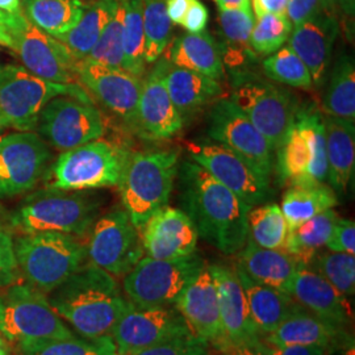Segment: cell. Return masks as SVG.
<instances>
[{
    "label": "cell",
    "instance_id": "6da1fadb",
    "mask_svg": "<svg viewBox=\"0 0 355 355\" xmlns=\"http://www.w3.org/2000/svg\"><path fill=\"white\" fill-rule=\"evenodd\" d=\"M183 212L199 237L224 254L240 253L249 240L250 207L193 161L178 167Z\"/></svg>",
    "mask_w": 355,
    "mask_h": 355
},
{
    "label": "cell",
    "instance_id": "7a4b0ae2",
    "mask_svg": "<svg viewBox=\"0 0 355 355\" xmlns=\"http://www.w3.org/2000/svg\"><path fill=\"white\" fill-rule=\"evenodd\" d=\"M46 296L53 311L85 338L111 336L129 303L116 278L89 262Z\"/></svg>",
    "mask_w": 355,
    "mask_h": 355
},
{
    "label": "cell",
    "instance_id": "3957f363",
    "mask_svg": "<svg viewBox=\"0 0 355 355\" xmlns=\"http://www.w3.org/2000/svg\"><path fill=\"white\" fill-rule=\"evenodd\" d=\"M179 153L155 149L129 154L119 182L121 202L133 225L141 230L168 203L179 167Z\"/></svg>",
    "mask_w": 355,
    "mask_h": 355
},
{
    "label": "cell",
    "instance_id": "277c9868",
    "mask_svg": "<svg viewBox=\"0 0 355 355\" xmlns=\"http://www.w3.org/2000/svg\"><path fill=\"white\" fill-rule=\"evenodd\" d=\"M101 202L80 191L48 189L28 196L10 215L13 230L23 234L58 232L85 236L96 221Z\"/></svg>",
    "mask_w": 355,
    "mask_h": 355
},
{
    "label": "cell",
    "instance_id": "5b68a950",
    "mask_svg": "<svg viewBox=\"0 0 355 355\" xmlns=\"http://www.w3.org/2000/svg\"><path fill=\"white\" fill-rule=\"evenodd\" d=\"M20 275L38 291L49 293L87 263L86 246L58 232L23 234L15 240Z\"/></svg>",
    "mask_w": 355,
    "mask_h": 355
},
{
    "label": "cell",
    "instance_id": "8992f818",
    "mask_svg": "<svg viewBox=\"0 0 355 355\" xmlns=\"http://www.w3.org/2000/svg\"><path fill=\"white\" fill-rule=\"evenodd\" d=\"M57 96H74L92 102L79 83L49 82L19 64L0 66V117L4 128L35 132L40 112Z\"/></svg>",
    "mask_w": 355,
    "mask_h": 355
},
{
    "label": "cell",
    "instance_id": "52a82bcc",
    "mask_svg": "<svg viewBox=\"0 0 355 355\" xmlns=\"http://www.w3.org/2000/svg\"><path fill=\"white\" fill-rule=\"evenodd\" d=\"M129 153L110 141H91L64 152L46 171L48 189L87 191L119 184Z\"/></svg>",
    "mask_w": 355,
    "mask_h": 355
},
{
    "label": "cell",
    "instance_id": "ba28073f",
    "mask_svg": "<svg viewBox=\"0 0 355 355\" xmlns=\"http://www.w3.org/2000/svg\"><path fill=\"white\" fill-rule=\"evenodd\" d=\"M0 333L13 343L76 337L53 311L46 293L17 282L0 288Z\"/></svg>",
    "mask_w": 355,
    "mask_h": 355
},
{
    "label": "cell",
    "instance_id": "9c48e42d",
    "mask_svg": "<svg viewBox=\"0 0 355 355\" xmlns=\"http://www.w3.org/2000/svg\"><path fill=\"white\" fill-rule=\"evenodd\" d=\"M232 102L278 152L296 121L299 107L291 92L271 82L243 74L236 76Z\"/></svg>",
    "mask_w": 355,
    "mask_h": 355
},
{
    "label": "cell",
    "instance_id": "30bf717a",
    "mask_svg": "<svg viewBox=\"0 0 355 355\" xmlns=\"http://www.w3.org/2000/svg\"><path fill=\"white\" fill-rule=\"evenodd\" d=\"M278 170L282 180L290 187L315 186L328 180L325 128L321 112L299 111L278 150Z\"/></svg>",
    "mask_w": 355,
    "mask_h": 355
},
{
    "label": "cell",
    "instance_id": "8fae6325",
    "mask_svg": "<svg viewBox=\"0 0 355 355\" xmlns=\"http://www.w3.org/2000/svg\"><path fill=\"white\" fill-rule=\"evenodd\" d=\"M204 265L196 253L177 259L145 257L124 277L123 290L137 306H170Z\"/></svg>",
    "mask_w": 355,
    "mask_h": 355
},
{
    "label": "cell",
    "instance_id": "7c38bea8",
    "mask_svg": "<svg viewBox=\"0 0 355 355\" xmlns=\"http://www.w3.org/2000/svg\"><path fill=\"white\" fill-rule=\"evenodd\" d=\"M4 26L12 40L11 49L33 76L55 83H76V57L58 38L33 26L23 12H3Z\"/></svg>",
    "mask_w": 355,
    "mask_h": 355
},
{
    "label": "cell",
    "instance_id": "4fadbf2b",
    "mask_svg": "<svg viewBox=\"0 0 355 355\" xmlns=\"http://www.w3.org/2000/svg\"><path fill=\"white\" fill-rule=\"evenodd\" d=\"M105 120L91 101L57 96L40 112L36 130L55 150H71L105 135Z\"/></svg>",
    "mask_w": 355,
    "mask_h": 355
},
{
    "label": "cell",
    "instance_id": "5bb4252c",
    "mask_svg": "<svg viewBox=\"0 0 355 355\" xmlns=\"http://www.w3.org/2000/svg\"><path fill=\"white\" fill-rule=\"evenodd\" d=\"M87 259L114 278H124L144 255L140 230L125 209H114L96 218L89 229Z\"/></svg>",
    "mask_w": 355,
    "mask_h": 355
},
{
    "label": "cell",
    "instance_id": "9a60e30c",
    "mask_svg": "<svg viewBox=\"0 0 355 355\" xmlns=\"http://www.w3.org/2000/svg\"><path fill=\"white\" fill-rule=\"evenodd\" d=\"M207 124L208 139L239 154L259 177L270 183L274 152L234 103L227 98L217 99L211 107Z\"/></svg>",
    "mask_w": 355,
    "mask_h": 355
},
{
    "label": "cell",
    "instance_id": "2e32d148",
    "mask_svg": "<svg viewBox=\"0 0 355 355\" xmlns=\"http://www.w3.org/2000/svg\"><path fill=\"white\" fill-rule=\"evenodd\" d=\"M187 334H192L190 328L174 305L142 308L129 302L114 324L111 338L117 355H132Z\"/></svg>",
    "mask_w": 355,
    "mask_h": 355
},
{
    "label": "cell",
    "instance_id": "e0dca14e",
    "mask_svg": "<svg viewBox=\"0 0 355 355\" xmlns=\"http://www.w3.org/2000/svg\"><path fill=\"white\" fill-rule=\"evenodd\" d=\"M51 161L49 145L36 132L0 136V198L21 195L36 187Z\"/></svg>",
    "mask_w": 355,
    "mask_h": 355
},
{
    "label": "cell",
    "instance_id": "ac0fdd59",
    "mask_svg": "<svg viewBox=\"0 0 355 355\" xmlns=\"http://www.w3.org/2000/svg\"><path fill=\"white\" fill-rule=\"evenodd\" d=\"M187 152L193 162L236 193L248 207L253 208L270 199V183L227 146L211 139H199L187 142Z\"/></svg>",
    "mask_w": 355,
    "mask_h": 355
},
{
    "label": "cell",
    "instance_id": "d6986e66",
    "mask_svg": "<svg viewBox=\"0 0 355 355\" xmlns=\"http://www.w3.org/2000/svg\"><path fill=\"white\" fill-rule=\"evenodd\" d=\"M76 78L89 96L92 95L125 125L137 130V105L142 79L123 69H114L87 60L76 61Z\"/></svg>",
    "mask_w": 355,
    "mask_h": 355
},
{
    "label": "cell",
    "instance_id": "ffe728a7",
    "mask_svg": "<svg viewBox=\"0 0 355 355\" xmlns=\"http://www.w3.org/2000/svg\"><path fill=\"white\" fill-rule=\"evenodd\" d=\"M174 306L195 337L214 345V347L225 340L215 277L209 265H204L195 274L178 296Z\"/></svg>",
    "mask_w": 355,
    "mask_h": 355
},
{
    "label": "cell",
    "instance_id": "44dd1931",
    "mask_svg": "<svg viewBox=\"0 0 355 355\" xmlns=\"http://www.w3.org/2000/svg\"><path fill=\"white\" fill-rule=\"evenodd\" d=\"M149 74L141 80L137 105V132L150 140H170L184 125L183 119L171 102L165 80V60L161 57Z\"/></svg>",
    "mask_w": 355,
    "mask_h": 355
},
{
    "label": "cell",
    "instance_id": "7402d4cb",
    "mask_svg": "<svg viewBox=\"0 0 355 355\" xmlns=\"http://www.w3.org/2000/svg\"><path fill=\"white\" fill-rule=\"evenodd\" d=\"M199 234L190 217L177 208L164 207L141 228L144 253L154 259H177L196 253Z\"/></svg>",
    "mask_w": 355,
    "mask_h": 355
},
{
    "label": "cell",
    "instance_id": "603a6c76",
    "mask_svg": "<svg viewBox=\"0 0 355 355\" xmlns=\"http://www.w3.org/2000/svg\"><path fill=\"white\" fill-rule=\"evenodd\" d=\"M340 35V19L325 10L292 28L288 46L308 67L313 83L324 85L329 69L334 42Z\"/></svg>",
    "mask_w": 355,
    "mask_h": 355
},
{
    "label": "cell",
    "instance_id": "cb8c5ba5",
    "mask_svg": "<svg viewBox=\"0 0 355 355\" xmlns=\"http://www.w3.org/2000/svg\"><path fill=\"white\" fill-rule=\"evenodd\" d=\"M215 277L220 318L225 340L254 346L261 341V334L250 318L248 299L236 268L209 265Z\"/></svg>",
    "mask_w": 355,
    "mask_h": 355
},
{
    "label": "cell",
    "instance_id": "d4e9b609",
    "mask_svg": "<svg viewBox=\"0 0 355 355\" xmlns=\"http://www.w3.org/2000/svg\"><path fill=\"white\" fill-rule=\"evenodd\" d=\"M290 296L305 311L330 324L345 328L352 324L353 312L347 297L309 266L297 265Z\"/></svg>",
    "mask_w": 355,
    "mask_h": 355
},
{
    "label": "cell",
    "instance_id": "484cf974",
    "mask_svg": "<svg viewBox=\"0 0 355 355\" xmlns=\"http://www.w3.org/2000/svg\"><path fill=\"white\" fill-rule=\"evenodd\" d=\"M261 340L271 345L318 346L330 352L350 343L349 333L345 328L330 324L305 311L303 306L296 308L277 329L261 337Z\"/></svg>",
    "mask_w": 355,
    "mask_h": 355
},
{
    "label": "cell",
    "instance_id": "4316f807",
    "mask_svg": "<svg viewBox=\"0 0 355 355\" xmlns=\"http://www.w3.org/2000/svg\"><path fill=\"white\" fill-rule=\"evenodd\" d=\"M164 80L167 94L184 123L218 99L224 91L221 83L215 79L180 69L166 60Z\"/></svg>",
    "mask_w": 355,
    "mask_h": 355
},
{
    "label": "cell",
    "instance_id": "83f0119b",
    "mask_svg": "<svg viewBox=\"0 0 355 355\" xmlns=\"http://www.w3.org/2000/svg\"><path fill=\"white\" fill-rule=\"evenodd\" d=\"M254 13L250 10H218V26L221 41L218 49L224 67L240 76L255 62L257 54L250 46V35L253 29Z\"/></svg>",
    "mask_w": 355,
    "mask_h": 355
},
{
    "label": "cell",
    "instance_id": "f1b7e54d",
    "mask_svg": "<svg viewBox=\"0 0 355 355\" xmlns=\"http://www.w3.org/2000/svg\"><path fill=\"white\" fill-rule=\"evenodd\" d=\"M321 114L325 128L328 182L337 195H343L354 177L355 123Z\"/></svg>",
    "mask_w": 355,
    "mask_h": 355
},
{
    "label": "cell",
    "instance_id": "f546056e",
    "mask_svg": "<svg viewBox=\"0 0 355 355\" xmlns=\"http://www.w3.org/2000/svg\"><path fill=\"white\" fill-rule=\"evenodd\" d=\"M162 57L168 64L209 76L217 82L225 76L218 44L207 29L202 33H187L175 38Z\"/></svg>",
    "mask_w": 355,
    "mask_h": 355
},
{
    "label": "cell",
    "instance_id": "4dcf8cb0",
    "mask_svg": "<svg viewBox=\"0 0 355 355\" xmlns=\"http://www.w3.org/2000/svg\"><path fill=\"white\" fill-rule=\"evenodd\" d=\"M297 265L287 252L265 249L248 240L239 254L236 267L257 283L290 295Z\"/></svg>",
    "mask_w": 355,
    "mask_h": 355
},
{
    "label": "cell",
    "instance_id": "1f68e13d",
    "mask_svg": "<svg viewBox=\"0 0 355 355\" xmlns=\"http://www.w3.org/2000/svg\"><path fill=\"white\" fill-rule=\"evenodd\" d=\"M236 271L248 299L250 318L261 337L277 329L284 318L300 306L288 293L257 283L237 267Z\"/></svg>",
    "mask_w": 355,
    "mask_h": 355
},
{
    "label": "cell",
    "instance_id": "d6a6232c",
    "mask_svg": "<svg viewBox=\"0 0 355 355\" xmlns=\"http://www.w3.org/2000/svg\"><path fill=\"white\" fill-rule=\"evenodd\" d=\"M87 6L82 0H21L26 19L53 37L70 32Z\"/></svg>",
    "mask_w": 355,
    "mask_h": 355
},
{
    "label": "cell",
    "instance_id": "836d02e7",
    "mask_svg": "<svg viewBox=\"0 0 355 355\" xmlns=\"http://www.w3.org/2000/svg\"><path fill=\"white\" fill-rule=\"evenodd\" d=\"M125 0H95L91 6H87L79 23L70 32L57 38L64 42L76 60L86 58L102 36L104 28L114 17L119 6Z\"/></svg>",
    "mask_w": 355,
    "mask_h": 355
},
{
    "label": "cell",
    "instance_id": "e575fe53",
    "mask_svg": "<svg viewBox=\"0 0 355 355\" xmlns=\"http://www.w3.org/2000/svg\"><path fill=\"white\" fill-rule=\"evenodd\" d=\"M337 204V193L331 187L322 183L290 187L283 195L280 209L288 228L292 230L312 217L334 208Z\"/></svg>",
    "mask_w": 355,
    "mask_h": 355
},
{
    "label": "cell",
    "instance_id": "d590c367",
    "mask_svg": "<svg viewBox=\"0 0 355 355\" xmlns=\"http://www.w3.org/2000/svg\"><path fill=\"white\" fill-rule=\"evenodd\" d=\"M355 123V66L349 55L336 60L322 98V112Z\"/></svg>",
    "mask_w": 355,
    "mask_h": 355
},
{
    "label": "cell",
    "instance_id": "8d00e7d4",
    "mask_svg": "<svg viewBox=\"0 0 355 355\" xmlns=\"http://www.w3.org/2000/svg\"><path fill=\"white\" fill-rule=\"evenodd\" d=\"M338 220L337 212L331 208L320 215L312 217L297 228L290 230L287 253L299 263L309 266L318 250L329 241L336 221Z\"/></svg>",
    "mask_w": 355,
    "mask_h": 355
},
{
    "label": "cell",
    "instance_id": "74e56055",
    "mask_svg": "<svg viewBox=\"0 0 355 355\" xmlns=\"http://www.w3.org/2000/svg\"><path fill=\"white\" fill-rule=\"evenodd\" d=\"M248 228L249 240L255 245L272 250H287L290 228L279 205L259 204L255 208H250Z\"/></svg>",
    "mask_w": 355,
    "mask_h": 355
},
{
    "label": "cell",
    "instance_id": "f35d334b",
    "mask_svg": "<svg viewBox=\"0 0 355 355\" xmlns=\"http://www.w3.org/2000/svg\"><path fill=\"white\" fill-rule=\"evenodd\" d=\"M16 345L19 355H117L111 336L99 338L36 340Z\"/></svg>",
    "mask_w": 355,
    "mask_h": 355
},
{
    "label": "cell",
    "instance_id": "ab89813d",
    "mask_svg": "<svg viewBox=\"0 0 355 355\" xmlns=\"http://www.w3.org/2000/svg\"><path fill=\"white\" fill-rule=\"evenodd\" d=\"M142 0H128L123 31L121 69L142 79L146 74Z\"/></svg>",
    "mask_w": 355,
    "mask_h": 355
},
{
    "label": "cell",
    "instance_id": "60d3db41",
    "mask_svg": "<svg viewBox=\"0 0 355 355\" xmlns=\"http://www.w3.org/2000/svg\"><path fill=\"white\" fill-rule=\"evenodd\" d=\"M145 61L155 64L171 41L173 23L166 11V0H142Z\"/></svg>",
    "mask_w": 355,
    "mask_h": 355
},
{
    "label": "cell",
    "instance_id": "b9f144b4",
    "mask_svg": "<svg viewBox=\"0 0 355 355\" xmlns=\"http://www.w3.org/2000/svg\"><path fill=\"white\" fill-rule=\"evenodd\" d=\"M262 69L271 80L295 89H312L313 80L308 67L291 48L282 46L263 60Z\"/></svg>",
    "mask_w": 355,
    "mask_h": 355
},
{
    "label": "cell",
    "instance_id": "7bdbcfd3",
    "mask_svg": "<svg viewBox=\"0 0 355 355\" xmlns=\"http://www.w3.org/2000/svg\"><path fill=\"white\" fill-rule=\"evenodd\" d=\"M127 1L121 3L116 10L114 17L104 28L102 36L89 51L86 58L91 62L110 66L114 69H121L123 64V31H124V19Z\"/></svg>",
    "mask_w": 355,
    "mask_h": 355
},
{
    "label": "cell",
    "instance_id": "ee69618b",
    "mask_svg": "<svg viewBox=\"0 0 355 355\" xmlns=\"http://www.w3.org/2000/svg\"><path fill=\"white\" fill-rule=\"evenodd\" d=\"M311 265L315 271L328 280L343 296H353L355 292L354 254L325 252L318 254Z\"/></svg>",
    "mask_w": 355,
    "mask_h": 355
},
{
    "label": "cell",
    "instance_id": "f6af8a7d",
    "mask_svg": "<svg viewBox=\"0 0 355 355\" xmlns=\"http://www.w3.org/2000/svg\"><path fill=\"white\" fill-rule=\"evenodd\" d=\"M287 15H263L257 17L250 35V46L257 55H268L288 41L292 32Z\"/></svg>",
    "mask_w": 355,
    "mask_h": 355
},
{
    "label": "cell",
    "instance_id": "bcb514c9",
    "mask_svg": "<svg viewBox=\"0 0 355 355\" xmlns=\"http://www.w3.org/2000/svg\"><path fill=\"white\" fill-rule=\"evenodd\" d=\"M20 270L15 255V240L10 215L0 205V288L20 279Z\"/></svg>",
    "mask_w": 355,
    "mask_h": 355
},
{
    "label": "cell",
    "instance_id": "7dc6e473",
    "mask_svg": "<svg viewBox=\"0 0 355 355\" xmlns=\"http://www.w3.org/2000/svg\"><path fill=\"white\" fill-rule=\"evenodd\" d=\"M208 343L193 334H187L154 345L132 355H208Z\"/></svg>",
    "mask_w": 355,
    "mask_h": 355
},
{
    "label": "cell",
    "instance_id": "c3c4849f",
    "mask_svg": "<svg viewBox=\"0 0 355 355\" xmlns=\"http://www.w3.org/2000/svg\"><path fill=\"white\" fill-rule=\"evenodd\" d=\"M327 248L330 252L355 254V223L349 218H340L331 232Z\"/></svg>",
    "mask_w": 355,
    "mask_h": 355
},
{
    "label": "cell",
    "instance_id": "681fc988",
    "mask_svg": "<svg viewBox=\"0 0 355 355\" xmlns=\"http://www.w3.org/2000/svg\"><path fill=\"white\" fill-rule=\"evenodd\" d=\"M254 347L261 355H330L331 352L318 346H300V345H271L259 341Z\"/></svg>",
    "mask_w": 355,
    "mask_h": 355
},
{
    "label": "cell",
    "instance_id": "f907efd6",
    "mask_svg": "<svg viewBox=\"0 0 355 355\" xmlns=\"http://www.w3.org/2000/svg\"><path fill=\"white\" fill-rule=\"evenodd\" d=\"M208 20H209V12L207 7L200 0H193V3L191 4L189 11L182 21V26L189 33L196 35V33H202L207 29Z\"/></svg>",
    "mask_w": 355,
    "mask_h": 355
},
{
    "label": "cell",
    "instance_id": "816d5d0a",
    "mask_svg": "<svg viewBox=\"0 0 355 355\" xmlns=\"http://www.w3.org/2000/svg\"><path fill=\"white\" fill-rule=\"evenodd\" d=\"M290 0H252V11L257 17L263 15H286Z\"/></svg>",
    "mask_w": 355,
    "mask_h": 355
},
{
    "label": "cell",
    "instance_id": "f5cc1de1",
    "mask_svg": "<svg viewBox=\"0 0 355 355\" xmlns=\"http://www.w3.org/2000/svg\"><path fill=\"white\" fill-rule=\"evenodd\" d=\"M321 8L340 19V16L354 15L355 0H320Z\"/></svg>",
    "mask_w": 355,
    "mask_h": 355
},
{
    "label": "cell",
    "instance_id": "db71d44e",
    "mask_svg": "<svg viewBox=\"0 0 355 355\" xmlns=\"http://www.w3.org/2000/svg\"><path fill=\"white\" fill-rule=\"evenodd\" d=\"M193 0H166V11L173 24L182 26V21Z\"/></svg>",
    "mask_w": 355,
    "mask_h": 355
},
{
    "label": "cell",
    "instance_id": "11a10c76",
    "mask_svg": "<svg viewBox=\"0 0 355 355\" xmlns=\"http://www.w3.org/2000/svg\"><path fill=\"white\" fill-rule=\"evenodd\" d=\"M216 349L221 355H261L254 346L245 345V343H232L229 340L221 341L216 346Z\"/></svg>",
    "mask_w": 355,
    "mask_h": 355
},
{
    "label": "cell",
    "instance_id": "9f6ffc18",
    "mask_svg": "<svg viewBox=\"0 0 355 355\" xmlns=\"http://www.w3.org/2000/svg\"><path fill=\"white\" fill-rule=\"evenodd\" d=\"M218 10H250V0H215Z\"/></svg>",
    "mask_w": 355,
    "mask_h": 355
},
{
    "label": "cell",
    "instance_id": "6f0895ef",
    "mask_svg": "<svg viewBox=\"0 0 355 355\" xmlns=\"http://www.w3.org/2000/svg\"><path fill=\"white\" fill-rule=\"evenodd\" d=\"M0 11L16 13L21 11V0H0Z\"/></svg>",
    "mask_w": 355,
    "mask_h": 355
},
{
    "label": "cell",
    "instance_id": "680465c9",
    "mask_svg": "<svg viewBox=\"0 0 355 355\" xmlns=\"http://www.w3.org/2000/svg\"><path fill=\"white\" fill-rule=\"evenodd\" d=\"M0 44L6 45L8 48L12 46V40L10 37V33L7 31V28L4 26V20H3V12L0 11Z\"/></svg>",
    "mask_w": 355,
    "mask_h": 355
},
{
    "label": "cell",
    "instance_id": "91938a15",
    "mask_svg": "<svg viewBox=\"0 0 355 355\" xmlns=\"http://www.w3.org/2000/svg\"><path fill=\"white\" fill-rule=\"evenodd\" d=\"M0 355H10L8 354V346L6 343V338L3 337L1 333H0Z\"/></svg>",
    "mask_w": 355,
    "mask_h": 355
},
{
    "label": "cell",
    "instance_id": "94428289",
    "mask_svg": "<svg viewBox=\"0 0 355 355\" xmlns=\"http://www.w3.org/2000/svg\"><path fill=\"white\" fill-rule=\"evenodd\" d=\"M4 128V125H3V121H1V117H0V130Z\"/></svg>",
    "mask_w": 355,
    "mask_h": 355
}]
</instances>
